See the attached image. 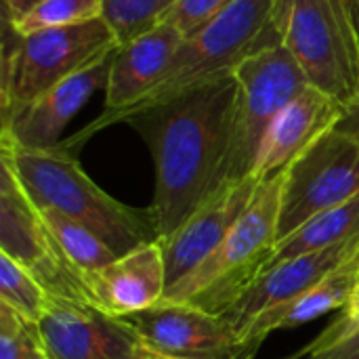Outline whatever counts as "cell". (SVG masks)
<instances>
[{
  "label": "cell",
  "mask_w": 359,
  "mask_h": 359,
  "mask_svg": "<svg viewBox=\"0 0 359 359\" xmlns=\"http://www.w3.org/2000/svg\"><path fill=\"white\" fill-rule=\"evenodd\" d=\"M305 359H359V330H355L353 334H349L347 339L328 345L324 349L318 351H309L303 353Z\"/></svg>",
  "instance_id": "obj_28"
},
{
  "label": "cell",
  "mask_w": 359,
  "mask_h": 359,
  "mask_svg": "<svg viewBox=\"0 0 359 359\" xmlns=\"http://www.w3.org/2000/svg\"><path fill=\"white\" fill-rule=\"evenodd\" d=\"M355 330H359V280L347 301V305L343 307L341 316L303 351V353H309V351H318V349H324L328 345H334L343 339H347L349 334H353Z\"/></svg>",
  "instance_id": "obj_26"
},
{
  "label": "cell",
  "mask_w": 359,
  "mask_h": 359,
  "mask_svg": "<svg viewBox=\"0 0 359 359\" xmlns=\"http://www.w3.org/2000/svg\"><path fill=\"white\" fill-rule=\"evenodd\" d=\"M276 6L278 0H236L215 19L185 36L160 84L141 103L114 118L111 124L147 105L227 78L257 48L280 42L273 34Z\"/></svg>",
  "instance_id": "obj_5"
},
{
  "label": "cell",
  "mask_w": 359,
  "mask_h": 359,
  "mask_svg": "<svg viewBox=\"0 0 359 359\" xmlns=\"http://www.w3.org/2000/svg\"><path fill=\"white\" fill-rule=\"evenodd\" d=\"M282 183L284 170L261 179L250 204L219 248L187 278L166 290L164 299L191 303L223 316L269 267L278 238Z\"/></svg>",
  "instance_id": "obj_3"
},
{
  "label": "cell",
  "mask_w": 359,
  "mask_h": 359,
  "mask_svg": "<svg viewBox=\"0 0 359 359\" xmlns=\"http://www.w3.org/2000/svg\"><path fill=\"white\" fill-rule=\"evenodd\" d=\"M233 2L236 0H179L164 21H170L183 36H189Z\"/></svg>",
  "instance_id": "obj_25"
},
{
  "label": "cell",
  "mask_w": 359,
  "mask_h": 359,
  "mask_svg": "<svg viewBox=\"0 0 359 359\" xmlns=\"http://www.w3.org/2000/svg\"><path fill=\"white\" fill-rule=\"evenodd\" d=\"M135 359H175V358H166V355H160V353L147 351V349L143 347V351H141V353H139Z\"/></svg>",
  "instance_id": "obj_30"
},
{
  "label": "cell",
  "mask_w": 359,
  "mask_h": 359,
  "mask_svg": "<svg viewBox=\"0 0 359 359\" xmlns=\"http://www.w3.org/2000/svg\"><path fill=\"white\" fill-rule=\"evenodd\" d=\"M103 17V0H2V19L19 36Z\"/></svg>",
  "instance_id": "obj_20"
},
{
  "label": "cell",
  "mask_w": 359,
  "mask_h": 359,
  "mask_svg": "<svg viewBox=\"0 0 359 359\" xmlns=\"http://www.w3.org/2000/svg\"><path fill=\"white\" fill-rule=\"evenodd\" d=\"M345 107L332 97L307 86L269 124L252 168L255 179H267L290 166L311 143L334 128Z\"/></svg>",
  "instance_id": "obj_16"
},
{
  "label": "cell",
  "mask_w": 359,
  "mask_h": 359,
  "mask_svg": "<svg viewBox=\"0 0 359 359\" xmlns=\"http://www.w3.org/2000/svg\"><path fill=\"white\" fill-rule=\"evenodd\" d=\"M0 359H48L40 326L0 303Z\"/></svg>",
  "instance_id": "obj_24"
},
{
  "label": "cell",
  "mask_w": 359,
  "mask_h": 359,
  "mask_svg": "<svg viewBox=\"0 0 359 359\" xmlns=\"http://www.w3.org/2000/svg\"><path fill=\"white\" fill-rule=\"evenodd\" d=\"M147 351L175 359H252L233 326L217 313L183 301L158 305L124 318Z\"/></svg>",
  "instance_id": "obj_10"
},
{
  "label": "cell",
  "mask_w": 359,
  "mask_h": 359,
  "mask_svg": "<svg viewBox=\"0 0 359 359\" xmlns=\"http://www.w3.org/2000/svg\"><path fill=\"white\" fill-rule=\"evenodd\" d=\"M355 236H359V196L343 206L316 215L313 219L303 223L297 231H292L282 242H278L271 252L269 267L301 255L332 248Z\"/></svg>",
  "instance_id": "obj_19"
},
{
  "label": "cell",
  "mask_w": 359,
  "mask_h": 359,
  "mask_svg": "<svg viewBox=\"0 0 359 359\" xmlns=\"http://www.w3.org/2000/svg\"><path fill=\"white\" fill-rule=\"evenodd\" d=\"M0 303L40 324L50 307V294L29 269L0 252Z\"/></svg>",
  "instance_id": "obj_22"
},
{
  "label": "cell",
  "mask_w": 359,
  "mask_h": 359,
  "mask_svg": "<svg viewBox=\"0 0 359 359\" xmlns=\"http://www.w3.org/2000/svg\"><path fill=\"white\" fill-rule=\"evenodd\" d=\"M40 212L59 250L82 278L107 267L120 257L101 236H97L86 225L50 208H40Z\"/></svg>",
  "instance_id": "obj_21"
},
{
  "label": "cell",
  "mask_w": 359,
  "mask_h": 359,
  "mask_svg": "<svg viewBox=\"0 0 359 359\" xmlns=\"http://www.w3.org/2000/svg\"><path fill=\"white\" fill-rule=\"evenodd\" d=\"M48 359H135L143 345L124 318L90 303L53 299L40 320Z\"/></svg>",
  "instance_id": "obj_12"
},
{
  "label": "cell",
  "mask_w": 359,
  "mask_h": 359,
  "mask_svg": "<svg viewBox=\"0 0 359 359\" xmlns=\"http://www.w3.org/2000/svg\"><path fill=\"white\" fill-rule=\"evenodd\" d=\"M179 0H103V19L124 44L166 19Z\"/></svg>",
  "instance_id": "obj_23"
},
{
  "label": "cell",
  "mask_w": 359,
  "mask_h": 359,
  "mask_svg": "<svg viewBox=\"0 0 359 359\" xmlns=\"http://www.w3.org/2000/svg\"><path fill=\"white\" fill-rule=\"evenodd\" d=\"M261 179L246 177L219 187L179 229L160 240L166 263V290L200 267L225 240L229 229L250 204Z\"/></svg>",
  "instance_id": "obj_13"
},
{
  "label": "cell",
  "mask_w": 359,
  "mask_h": 359,
  "mask_svg": "<svg viewBox=\"0 0 359 359\" xmlns=\"http://www.w3.org/2000/svg\"><path fill=\"white\" fill-rule=\"evenodd\" d=\"M355 255H359V236L326 250L282 261L269 267L261 278H257L244 290V294L223 313V318L242 337V332L261 313L294 301Z\"/></svg>",
  "instance_id": "obj_15"
},
{
  "label": "cell",
  "mask_w": 359,
  "mask_h": 359,
  "mask_svg": "<svg viewBox=\"0 0 359 359\" xmlns=\"http://www.w3.org/2000/svg\"><path fill=\"white\" fill-rule=\"evenodd\" d=\"M90 301L116 318L158 305L166 292V263L160 242L143 244L84 278Z\"/></svg>",
  "instance_id": "obj_17"
},
{
  "label": "cell",
  "mask_w": 359,
  "mask_h": 359,
  "mask_svg": "<svg viewBox=\"0 0 359 359\" xmlns=\"http://www.w3.org/2000/svg\"><path fill=\"white\" fill-rule=\"evenodd\" d=\"M359 280V255L351 257L343 265H339L334 271H330L324 280H320L313 288L303 292L290 303H284L280 307H273L265 313H261L244 332L242 343L244 347L255 355L257 349L263 345V341L286 328H297L303 324H309L330 311L343 309L355 288Z\"/></svg>",
  "instance_id": "obj_18"
},
{
  "label": "cell",
  "mask_w": 359,
  "mask_h": 359,
  "mask_svg": "<svg viewBox=\"0 0 359 359\" xmlns=\"http://www.w3.org/2000/svg\"><path fill=\"white\" fill-rule=\"evenodd\" d=\"M118 46L105 19L19 36L2 19V122Z\"/></svg>",
  "instance_id": "obj_4"
},
{
  "label": "cell",
  "mask_w": 359,
  "mask_h": 359,
  "mask_svg": "<svg viewBox=\"0 0 359 359\" xmlns=\"http://www.w3.org/2000/svg\"><path fill=\"white\" fill-rule=\"evenodd\" d=\"M116 48L99 57L95 63L80 69L78 74L55 84L34 103L17 111L11 120L2 122L0 139L34 149L59 145L61 133L74 120V116L88 103V99L99 88L107 86Z\"/></svg>",
  "instance_id": "obj_14"
},
{
  "label": "cell",
  "mask_w": 359,
  "mask_h": 359,
  "mask_svg": "<svg viewBox=\"0 0 359 359\" xmlns=\"http://www.w3.org/2000/svg\"><path fill=\"white\" fill-rule=\"evenodd\" d=\"M0 162L11 166L38 208L57 210L86 225L120 257L158 242L149 208L137 210L103 191L63 143L34 149L0 139Z\"/></svg>",
  "instance_id": "obj_2"
},
{
  "label": "cell",
  "mask_w": 359,
  "mask_h": 359,
  "mask_svg": "<svg viewBox=\"0 0 359 359\" xmlns=\"http://www.w3.org/2000/svg\"><path fill=\"white\" fill-rule=\"evenodd\" d=\"M273 34L311 88L345 109L359 99V63L324 0H278Z\"/></svg>",
  "instance_id": "obj_7"
},
{
  "label": "cell",
  "mask_w": 359,
  "mask_h": 359,
  "mask_svg": "<svg viewBox=\"0 0 359 359\" xmlns=\"http://www.w3.org/2000/svg\"><path fill=\"white\" fill-rule=\"evenodd\" d=\"M359 63V0H324Z\"/></svg>",
  "instance_id": "obj_27"
},
{
  "label": "cell",
  "mask_w": 359,
  "mask_h": 359,
  "mask_svg": "<svg viewBox=\"0 0 359 359\" xmlns=\"http://www.w3.org/2000/svg\"><path fill=\"white\" fill-rule=\"evenodd\" d=\"M359 196V141L337 126L284 168L276 244L316 215Z\"/></svg>",
  "instance_id": "obj_8"
},
{
  "label": "cell",
  "mask_w": 359,
  "mask_h": 359,
  "mask_svg": "<svg viewBox=\"0 0 359 359\" xmlns=\"http://www.w3.org/2000/svg\"><path fill=\"white\" fill-rule=\"evenodd\" d=\"M0 252L29 269L53 299L93 305L86 280L63 257L40 208L4 162H0Z\"/></svg>",
  "instance_id": "obj_9"
},
{
  "label": "cell",
  "mask_w": 359,
  "mask_h": 359,
  "mask_svg": "<svg viewBox=\"0 0 359 359\" xmlns=\"http://www.w3.org/2000/svg\"><path fill=\"white\" fill-rule=\"evenodd\" d=\"M183 40L185 36L170 21H162L149 32L118 44L105 86V111L86 130L63 145L76 149L84 137L109 126L114 118L141 103L166 76Z\"/></svg>",
  "instance_id": "obj_11"
},
{
  "label": "cell",
  "mask_w": 359,
  "mask_h": 359,
  "mask_svg": "<svg viewBox=\"0 0 359 359\" xmlns=\"http://www.w3.org/2000/svg\"><path fill=\"white\" fill-rule=\"evenodd\" d=\"M236 78L227 76L122 118L149 147L156 194L149 206L158 242L227 183Z\"/></svg>",
  "instance_id": "obj_1"
},
{
  "label": "cell",
  "mask_w": 359,
  "mask_h": 359,
  "mask_svg": "<svg viewBox=\"0 0 359 359\" xmlns=\"http://www.w3.org/2000/svg\"><path fill=\"white\" fill-rule=\"evenodd\" d=\"M337 128L359 141V99L358 103H353L351 107L345 109V116L341 118V122L337 124Z\"/></svg>",
  "instance_id": "obj_29"
},
{
  "label": "cell",
  "mask_w": 359,
  "mask_h": 359,
  "mask_svg": "<svg viewBox=\"0 0 359 359\" xmlns=\"http://www.w3.org/2000/svg\"><path fill=\"white\" fill-rule=\"evenodd\" d=\"M236 78L233 135L227 162V183L252 177L261 141L273 118L309 84L282 42H271L248 55L231 74Z\"/></svg>",
  "instance_id": "obj_6"
}]
</instances>
